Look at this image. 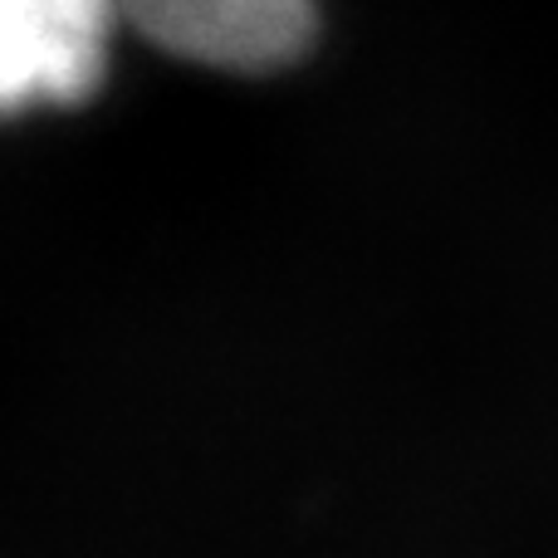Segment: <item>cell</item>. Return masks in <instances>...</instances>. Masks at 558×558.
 <instances>
[{
    "instance_id": "obj_1",
    "label": "cell",
    "mask_w": 558,
    "mask_h": 558,
    "mask_svg": "<svg viewBox=\"0 0 558 558\" xmlns=\"http://www.w3.org/2000/svg\"><path fill=\"white\" fill-rule=\"evenodd\" d=\"M113 0H0V118L84 104L108 74Z\"/></svg>"
},
{
    "instance_id": "obj_2",
    "label": "cell",
    "mask_w": 558,
    "mask_h": 558,
    "mask_svg": "<svg viewBox=\"0 0 558 558\" xmlns=\"http://www.w3.org/2000/svg\"><path fill=\"white\" fill-rule=\"evenodd\" d=\"M118 20L167 49L226 74H275L318 29L314 0H113Z\"/></svg>"
}]
</instances>
